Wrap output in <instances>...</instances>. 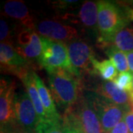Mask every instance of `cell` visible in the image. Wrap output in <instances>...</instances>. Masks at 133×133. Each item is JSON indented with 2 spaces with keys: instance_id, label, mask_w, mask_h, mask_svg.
<instances>
[{
  "instance_id": "6da1fadb",
  "label": "cell",
  "mask_w": 133,
  "mask_h": 133,
  "mask_svg": "<svg viewBox=\"0 0 133 133\" xmlns=\"http://www.w3.org/2000/svg\"><path fill=\"white\" fill-rule=\"evenodd\" d=\"M98 28L103 44H107L115 34L133 21V10L123 9L109 1H98Z\"/></svg>"
},
{
  "instance_id": "7a4b0ae2",
  "label": "cell",
  "mask_w": 133,
  "mask_h": 133,
  "mask_svg": "<svg viewBox=\"0 0 133 133\" xmlns=\"http://www.w3.org/2000/svg\"><path fill=\"white\" fill-rule=\"evenodd\" d=\"M48 75L54 101L66 110L72 108L78 100L79 77L64 70L48 72Z\"/></svg>"
},
{
  "instance_id": "3957f363",
  "label": "cell",
  "mask_w": 133,
  "mask_h": 133,
  "mask_svg": "<svg viewBox=\"0 0 133 133\" xmlns=\"http://www.w3.org/2000/svg\"><path fill=\"white\" fill-rule=\"evenodd\" d=\"M41 40L42 43V52L38 60L39 64L45 68L48 72L64 70L78 76L72 67L68 48L65 43L53 41L42 36H41Z\"/></svg>"
},
{
  "instance_id": "277c9868",
  "label": "cell",
  "mask_w": 133,
  "mask_h": 133,
  "mask_svg": "<svg viewBox=\"0 0 133 133\" xmlns=\"http://www.w3.org/2000/svg\"><path fill=\"white\" fill-rule=\"evenodd\" d=\"M65 115L84 133L104 132L91 101L81 100L75 109L72 107L66 110Z\"/></svg>"
},
{
  "instance_id": "5b68a950",
  "label": "cell",
  "mask_w": 133,
  "mask_h": 133,
  "mask_svg": "<svg viewBox=\"0 0 133 133\" xmlns=\"http://www.w3.org/2000/svg\"><path fill=\"white\" fill-rule=\"evenodd\" d=\"M91 103L99 118L101 127L105 133L109 132L124 120L126 112L130 109L115 104L103 97H95Z\"/></svg>"
},
{
  "instance_id": "8992f818",
  "label": "cell",
  "mask_w": 133,
  "mask_h": 133,
  "mask_svg": "<svg viewBox=\"0 0 133 133\" xmlns=\"http://www.w3.org/2000/svg\"><path fill=\"white\" fill-rule=\"evenodd\" d=\"M14 113L16 124L21 127L36 132L39 118L28 92L24 90L16 93Z\"/></svg>"
},
{
  "instance_id": "52a82bcc",
  "label": "cell",
  "mask_w": 133,
  "mask_h": 133,
  "mask_svg": "<svg viewBox=\"0 0 133 133\" xmlns=\"http://www.w3.org/2000/svg\"><path fill=\"white\" fill-rule=\"evenodd\" d=\"M0 62L2 71L12 73L19 78L30 70L28 60L22 57L10 44L1 43Z\"/></svg>"
},
{
  "instance_id": "ba28073f",
  "label": "cell",
  "mask_w": 133,
  "mask_h": 133,
  "mask_svg": "<svg viewBox=\"0 0 133 133\" xmlns=\"http://www.w3.org/2000/svg\"><path fill=\"white\" fill-rule=\"evenodd\" d=\"M15 82L1 78L0 81V123L1 129L16 124L14 113Z\"/></svg>"
},
{
  "instance_id": "9c48e42d",
  "label": "cell",
  "mask_w": 133,
  "mask_h": 133,
  "mask_svg": "<svg viewBox=\"0 0 133 133\" xmlns=\"http://www.w3.org/2000/svg\"><path fill=\"white\" fill-rule=\"evenodd\" d=\"M36 30L42 37L58 42H73L78 37L76 28L56 21L44 19L36 24Z\"/></svg>"
},
{
  "instance_id": "30bf717a",
  "label": "cell",
  "mask_w": 133,
  "mask_h": 133,
  "mask_svg": "<svg viewBox=\"0 0 133 133\" xmlns=\"http://www.w3.org/2000/svg\"><path fill=\"white\" fill-rule=\"evenodd\" d=\"M68 52L72 67L80 77L81 72H93L92 61L95 58L92 48L82 41H73L69 43Z\"/></svg>"
},
{
  "instance_id": "8fae6325",
  "label": "cell",
  "mask_w": 133,
  "mask_h": 133,
  "mask_svg": "<svg viewBox=\"0 0 133 133\" xmlns=\"http://www.w3.org/2000/svg\"><path fill=\"white\" fill-rule=\"evenodd\" d=\"M15 50L26 59L39 58L42 52L41 36L35 30L22 28L17 35Z\"/></svg>"
},
{
  "instance_id": "7c38bea8",
  "label": "cell",
  "mask_w": 133,
  "mask_h": 133,
  "mask_svg": "<svg viewBox=\"0 0 133 133\" xmlns=\"http://www.w3.org/2000/svg\"><path fill=\"white\" fill-rule=\"evenodd\" d=\"M4 12L8 16L18 21L22 28L35 30L36 23L28 8L23 1L9 0L4 5Z\"/></svg>"
},
{
  "instance_id": "4fadbf2b",
  "label": "cell",
  "mask_w": 133,
  "mask_h": 133,
  "mask_svg": "<svg viewBox=\"0 0 133 133\" xmlns=\"http://www.w3.org/2000/svg\"><path fill=\"white\" fill-rule=\"evenodd\" d=\"M98 92L106 100L125 108L130 109V96L121 90L113 81L103 82L98 87Z\"/></svg>"
},
{
  "instance_id": "5bb4252c",
  "label": "cell",
  "mask_w": 133,
  "mask_h": 133,
  "mask_svg": "<svg viewBox=\"0 0 133 133\" xmlns=\"http://www.w3.org/2000/svg\"><path fill=\"white\" fill-rule=\"evenodd\" d=\"M33 77L40 99L47 115V118L48 119L61 118V116L58 113L56 107L55 106V101L50 91L44 84L42 78L35 72H33Z\"/></svg>"
},
{
  "instance_id": "9a60e30c",
  "label": "cell",
  "mask_w": 133,
  "mask_h": 133,
  "mask_svg": "<svg viewBox=\"0 0 133 133\" xmlns=\"http://www.w3.org/2000/svg\"><path fill=\"white\" fill-rule=\"evenodd\" d=\"M33 70H30L24 73L23 76L21 77V80L23 82L24 87L26 88L27 92L31 100L35 109L36 111V113L38 115L39 121L40 120H45L47 119V115L44 111L42 103L41 101L38 90L36 85V83L34 81Z\"/></svg>"
},
{
  "instance_id": "2e32d148",
  "label": "cell",
  "mask_w": 133,
  "mask_h": 133,
  "mask_svg": "<svg viewBox=\"0 0 133 133\" xmlns=\"http://www.w3.org/2000/svg\"><path fill=\"white\" fill-rule=\"evenodd\" d=\"M98 2L86 1L79 10L81 22L87 28H93L98 27Z\"/></svg>"
},
{
  "instance_id": "e0dca14e",
  "label": "cell",
  "mask_w": 133,
  "mask_h": 133,
  "mask_svg": "<svg viewBox=\"0 0 133 133\" xmlns=\"http://www.w3.org/2000/svg\"><path fill=\"white\" fill-rule=\"evenodd\" d=\"M108 43H112V47L124 52L133 50V29L130 28L122 29L115 34Z\"/></svg>"
},
{
  "instance_id": "ac0fdd59",
  "label": "cell",
  "mask_w": 133,
  "mask_h": 133,
  "mask_svg": "<svg viewBox=\"0 0 133 133\" xmlns=\"http://www.w3.org/2000/svg\"><path fill=\"white\" fill-rule=\"evenodd\" d=\"M92 66L93 73L98 74L105 81H114L118 75L116 67L109 59L98 61L95 58L92 61Z\"/></svg>"
},
{
  "instance_id": "d6986e66",
  "label": "cell",
  "mask_w": 133,
  "mask_h": 133,
  "mask_svg": "<svg viewBox=\"0 0 133 133\" xmlns=\"http://www.w3.org/2000/svg\"><path fill=\"white\" fill-rule=\"evenodd\" d=\"M107 54L109 56V60L113 63L118 72H124L129 70L127 52L119 50L115 47L111 46L107 50Z\"/></svg>"
},
{
  "instance_id": "ffe728a7",
  "label": "cell",
  "mask_w": 133,
  "mask_h": 133,
  "mask_svg": "<svg viewBox=\"0 0 133 133\" xmlns=\"http://www.w3.org/2000/svg\"><path fill=\"white\" fill-rule=\"evenodd\" d=\"M36 133H65L62 118L40 120L36 129Z\"/></svg>"
},
{
  "instance_id": "44dd1931",
  "label": "cell",
  "mask_w": 133,
  "mask_h": 133,
  "mask_svg": "<svg viewBox=\"0 0 133 133\" xmlns=\"http://www.w3.org/2000/svg\"><path fill=\"white\" fill-rule=\"evenodd\" d=\"M113 82L121 90L127 92L128 93L132 92L133 76L132 72L128 71L120 72Z\"/></svg>"
},
{
  "instance_id": "7402d4cb",
  "label": "cell",
  "mask_w": 133,
  "mask_h": 133,
  "mask_svg": "<svg viewBox=\"0 0 133 133\" xmlns=\"http://www.w3.org/2000/svg\"><path fill=\"white\" fill-rule=\"evenodd\" d=\"M0 40L1 43L13 44L12 33L10 30L9 25L5 20L2 19L0 20Z\"/></svg>"
},
{
  "instance_id": "603a6c76",
  "label": "cell",
  "mask_w": 133,
  "mask_h": 133,
  "mask_svg": "<svg viewBox=\"0 0 133 133\" xmlns=\"http://www.w3.org/2000/svg\"><path fill=\"white\" fill-rule=\"evenodd\" d=\"M62 120L65 133H84L66 115L64 114Z\"/></svg>"
},
{
  "instance_id": "cb8c5ba5",
  "label": "cell",
  "mask_w": 133,
  "mask_h": 133,
  "mask_svg": "<svg viewBox=\"0 0 133 133\" xmlns=\"http://www.w3.org/2000/svg\"><path fill=\"white\" fill-rule=\"evenodd\" d=\"M1 133H36V132L28 130L21 127L18 124H14L5 128L1 129Z\"/></svg>"
},
{
  "instance_id": "d4e9b609",
  "label": "cell",
  "mask_w": 133,
  "mask_h": 133,
  "mask_svg": "<svg viewBox=\"0 0 133 133\" xmlns=\"http://www.w3.org/2000/svg\"><path fill=\"white\" fill-rule=\"evenodd\" d=\"M108 133H130L128 127L126 124L124 120H122L120 123L117 124L114 128L112 129Z\"/></svg>"
},
{
  "instance_id": "484cf974",
  "label": "cell",
  "mask_w": 133,
  "mask_h": 133,
  "mask_svg": "<svg viewBox=\"0 0 133 133\" xmlns=\"http://www.w3.org/2000/svg\"><path fill=\"white\" fill-rule=\"evenodd\" d=\"M124 121L128 127L129 132L133 133V112L129 109L124 115Z\"/></svg>"
},
{
  "instance_id": "4316f807",
  "label": "cell",
  "mask_w": 133,
  "mask_h": 133,
  "mask_svg": "<svg viewBox=\"0 0 133 133\" xmlns=\"http://www.w3.org/2000/svg\"><path fill=\"white\" fill-rule=\"evenodd\" d=\"M127 60H128L129 70L130 72H133V50L127 52Z\"/></svg>"
},
{
  "instance_id": "83f0119b",
  "label": "cell",
  "mask_w": 133,
  "mask_h": 133,
  "mask_svg": "<svg viewBox=\"0 0 133 133\" xmlns=\"http://www.w3.org/2000/svg\"><path fill=\"white\" fill-rule=\"evenodd\" d=\"M129 96H130V103L133 102V91L131 92L130 93H129Z\"/></svg>"
},
{
  "instance_id": "f1b7e54d",
  "label": "cell",
  "mask_w": 133,
  "mask_h": 133,
  "mask_svg": "<svg viewBox=\"0 0 133 133\" xmlns=\"http://www.w3.org/2000/svg\"><path fill=\"white\" fill-rule=\"evenodd\" d=\"M132 76H133V74H132ZM133 91V90H132Z\"/></svg>"
}]
</instances>
